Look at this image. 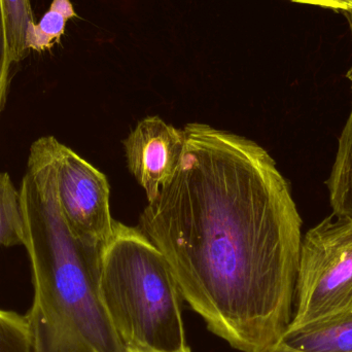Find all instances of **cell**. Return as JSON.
Returning <instances> with one entry per match:
<instances>
[{
    "label": "cell",
    "mask_w": 352,
    "mask_h": 352,
    "mask_svg": "<svg viewBox=\"0 0 352 352\" xmlns=\"http://www.w3.org/2000/svg\"><path fill=\"white\" fill-rule=\"evenodd\" d=\"M173 179L140 217L182 299L243 352L272 346L294 316L302 219L274 159L252 140L184 127Z\"/></svg>",
    "instance_id": "cell-1"
},
{
    "label": "cell",
    "mask_w": 352,
    "mask_h": 352,
    "mask_svg": "<svg viewBox=\"0 0 352 352\" xmlns=\"http://www.w3.org/2000/svg\"><path fill=\"white\" fill-rule=\"evenodd\" d=\"M58 142L43 136L31 144L20 186L34 287L25 316L33 352H128L101 301V248L76 239L62 214L56 188Z\"/></svg>",
    "instance_id": "cell-2"
},
{
    "label": "cell",
    "mask_w": 352,
    "mask_h": 352,
    "mask_svg": "<svg viewBox=\"0 0 352 352\" xmlns=\"http://www.w3.org/2000/svg\"><path fill=\"white\" fill-rule=\"evenodd\" d=\"M99 292L128 352H184L180 296L162 252L140 228L116 223L100 250Z\"/></svg>",
    "instance_id": "cell-3"
},
{
    "label": "cell",
    "mask_w": 352,
    "mask_h": 352,
    "mask_svg": "<svg viewBox=\"0 0 352 352\" xmlns=\"http://www.w3.org/2000/svg\"><path fill=\"white\" fill-rule=\"evenodd\" d=\"M352 309V217L329 215L302 239L289 329Z\"/></svg>",
    "instance_id": "cell-4"
},
{
    "label": "cell",
    "mask_w": 352,
    "mask_h": 352,
    "mask_svg": "<svg viewBox=\"0 0 352 352\" xmlns=\"http://www.w3.org/2000/svg\"><path fill=\"white\" fill-rule=\"evenodd\" d=\"M56 188L72 235L92 248L107 244L117 223L111 217L107 176L60 142L56 146Z\"/></svg>",
    "instance_id": "cell-5"
},
{
    "label": "cell",
    "mask_w": 352,
    "mask_h": 352,
    "mask_svg": "<svg viewBox=\"0 0 352 352\" xmlns=\"http://www.w3.org/2000/svg\"><path fill=\"white\" fill-rule=\"evenodd\" d=\"M124 146L130 173L144 188L148 202H153L177 170L184 148V130L159 117H148L138 124Z\"/></svg>",
    "instance_id": "cell-6"
},
{
    "label": "cell",
    "mask_w": 352,
    "mask_h": 352,
    "mask_svg": "<svg viewBox=\"0 0 352 352\" xmlns=\"http://www.w3.org/2000/svg\"><path fill=\"white\" fill-rule=\"evenodd\" d=\"M276 343L296 352H352V309L287 329Z\"/></svg>",
    "instance_id": "cell-7"
},
{
    "label": "cell",
    "mask_w": 352,
    "mask_h": 352,
    "mask_svg": "<svg viewBox=\"0 0 352 352\" xmlns=\"http://www.w3.org/2000/svg\"><path fill=\"white\" fill-rule=\"evenodd\" d=\"M345 14L352 35V10ZM346 76L351 82L352 95V65ZM327 184L333 213L352 217V100L349 119L339 138L336 158Z\"/></svg>",
    "instance_id": "cell-8"
},
{
    "label": "cell",
    "mask_w": 352,
    "mask_h": 352,
    "mask_svg": "<svg viewBox=\"0 0 352 352\" xmlns=\"http://www.w3.org/2000/svg\"><path fill=\"white\" fill-rule=\"evenodd\" d=\"M78 16L70 0H53L49 10L38 23H31L26 32V47L29 51L51 50L65 33L70 19Z\"/></svg>",
    "instance_id": "cell-9"
},
{
    "label": "cell",
    "mask_w": 352,
    "mask_h": 352,
    "mask_svg": "<svg viewBox=\"0 0 352 352\" xmlns=\"http://www.w3.org/2000/svg\"><path fill=\"white\" fill-rule=\"evenodd\" d=\"M25 228L22 199L6 173H0V245H24Z\"/></svg>",
    "instance_id": "cell-10"
},
{
    "label": "cell",
    "mask_w": 352,
    "mask_h": 352,
    "mask_svg": "<svg viewBox=\"0 0 352 352\" xmlns=\"http://www.w3.org/2000/svg\"><path fill=\"white\" fill-rule=\"evenodd\" d=\"M6 41L12 63L24 60L30 51L26 47V32L29 25L34 23L30 0H0Z\"/></svg>",
    "instance_id": "cell-11"
},
{
    "label": "cell",
    "mask_w": 352,
    "mask_h": 352,
    "mask_svg": "<svg viewBox=\"0 0 352 352\" xmlns=\"http://www.w3.org/2000/svg\"><path fill=\"white\" fill-rule=\"evenodd\" d=\"M0 352H33L26 316L0 309Z\"/></svg>",
    "instance_id": "cell-12"
},
{
    "label": "cell",
    "mask_w": 352,
    "mask_h": 352,
    "mask_svg": "<svg viewBox=\"0 0 352 352\" xmlns=\"http://www.w3.org/2000/svg\"><path fill=\"white\" fill-rule=\"evenodd\" d=\"M12 64L10 53H8L3 14H2L1 1H0V116L3 111L6 97H8V86H10V70Z\"/></svg>",
    "instance_id": "cell-13"
},
{
    "label": "cell",
    "mask_w": 352,
    "mask_h": 352,
    "mask_svg": "<svg viewBox=\"0 0 352 352\" xmlns=\"http://www.w3.org/2000/svg\"><path fill=\"white\" fill-rule=\"evenodd\" d=\"M291 1L322 6V8H333V10H341L344 12L352 10V0H291Z\"/></svg>",
    "instance_id": "cell-14"
},
{
    "label": "cell",
    "mask_w": 352,
    "mask_h": 352,
    "mask_svg": "<svg viewBox=\"0 0 352 352\" xmlns=\"http://www.w3.org/2000/svg\"><path fill=\"white\" fill-rule=\"evenodd\" d=\"M260 352H296L293 351H289V349H285V347L280 346V345L273 344L272 346L268 347V349H264V351Z\"/></svg>",
    "instance_id": "cell-15"
},
{
    "label": "cell",
    "mask_w": 352,
    "mask_h": 352,
    "mask_svg": "<svg viewBox=\"0 0 352 352\" xmlns=\"http://www.w3.org/2000/svg\"><path fill=\"white\" fill-rule=\"evenodd\" d=\"M184 352H190V349H186V351Z\"/></svg>",
    "instance_id": "cell-16"
}]
</instances>
